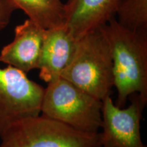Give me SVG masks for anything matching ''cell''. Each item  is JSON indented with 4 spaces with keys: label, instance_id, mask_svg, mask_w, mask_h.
<instances>
[{
    "label": "cell",
    "instance_id": "obj_2",
    "mask_svg": "<svg viewBox=\"0 0 147 147\" xmlns=\"http://www.w3.org/2000/svg\"><path fill=\"white\" fill-rule=\"evenodd\" d=\"M61 77L102 101L110 96L114 87L113 58L102 26L77 40Z\"/></svg>",
    "mask_w": 147,
    "mask_h": 147
},
{
    "label": "cell",
    "instance_id": "obj_9",
    "mask_svg": "<svg viewBox=\"0 0 147 147\" xmlns=\"http://www.w3.org/2000/svg\"><path fill=\"white\" fill-rule=\"evenodd\" d=\"M120 0H71L65 3V25L76 40L115 17Z\"/></svg>",
    "mask_w": 147,
    "mask_h": 147
},
{
    "label": "cell",
    "instance_id": "obj_13",
    "mask_svg": "<svg viewBox=\"0 0 147 147\" xmlns=\"http://www.w3.org/2000/svg\"><path fill=\"white\" fill-rule=\"evenodd\" d=\"M71 1V0H67V2H69V1Z\"/></svg>",
    "mask_w": 147,
    "mask_h": 147
},
{
    "label": "cell",
    "instance_id": "obj_12",
    "mask_svg": "<svg viewBox=\"0 0 147 147\" xmlns=\"http://www.w3.org/2000/svg\"><path fill=\"white\" fill-rule=\"evenodd\" d=\"M15 10L16 8L8 0H0V32L7 27Z\"/></svg>",
    "mask_w": 147,
    "mask_h": 147
},
{
    "label": "cell",
    "instance_id": "obj_10",
    "mask_svg": "<svg viewBox=\"0 0 147 147\" xmlns=\"http://www.w3.org/2000/svg\"><path fill=\"white\" fill-rule=\"evenodd\" d=\"M43 29L64 25L66 20L65 3L61 0H8Z\"/></svg>",
    "mask_w": 147,
    "mask_h": 147
},
{
    "label": "cell",
    "instance_id": "obj_7",
    "mask_svg": "<svg viewBox=\"0 0 147 147\" xmlns=\"http://www.w3.org/2000/svg\"><path fill=\"white\" fill-rule=\"evenodd\" d=\"M45 30L29 18L16 26L13 40L0 52V62L25 74L38 69Z\"/></svg>",
    "mask_w": 147,
    "mask_h": 147
},
{
    "label": "cell",
    "instance_id": "obj_11",
    "mask_svg": "<svg viewBox=\"0 0 147 147\" xmlns=\"http://www.w3.org/2000/svg\"><path fill=\"white\" fill-rule=\"evenodd\" d=\"M115 18L129 30L147 32V0H120Z\"/></svg>",
    "mask_w": 147,
    "mask_h": 147
},
{
    "label": "cell",
    "instance_id": "obj_6",
    "mask_svg": "<svg viewBox=\"0 0 147 147\" xmlns=\"http://www.w3.org/2000/svg\"><path fill=\"white\" fill-rule=\"evenodd\" d=\"M131 104L127 108L115 105L111 96L103 101L102 147H146L142 141L140 123L146 104L138 95L129 97Z\"/></svg>",
    "mask_w": 147,
    "mask_h": 147
},
{
    "label": "cell",
    "instance_id": "obj_3",
    "mask_svg": "<svg viewBox=\"0 0 147 147\" xmlns=\"http://www.w3.org/2000/svg\"><path fill=\"white\" fill-rule=\"evenodd\" d=\"M47 84L40 115L79 131L92 134L100 132L103 101L62 77Z\"/></svg>",
    "mask_w": 147,
    "mask_h": 147
},
{
    "label": "cell",
    "instance_id": "obj_4",
    "mask_svg": "<svg viewBox=\"0 0 147 147\" xmlns=\"http://www.w3.org/2000/svg\"><path fill=\"white\" fill-rule=\"evenodd\" d=\"M0 140V147H102L100 132L79 131L42 115L14 123Z\"/></svg>",
    "mask_w": 147,
    "mask_h": 147
},
{
    "label": "cell",
    "instance_id": "obj_5",
    "mask_svg": "<svg viewBox=\"0 0 147 147\" xmlns=\"http://www.w3.org/2000/svg\"><path fill=\"white\" fill-rule=\"evenodd\" d=\"M44 92L19 69L0 67V137L14 123L40 115Z\"/></svg>",
    "mask_w": 147,
    "mask_h": 147
},
{
    "label": "cell",
    "instance_id": "obj_1",
    "mask_svg": "<svg viewBox=\"0 0 147 147\" xmlns=\"http://www.w3.org/2000/svg\"><path fill=\"white\" fill-rule=\"evenodd\" d=\"M109 43L113 63L115 105L125 106L132 95L147 104V32H134L113 18L102 25Z\"/></svg>",
    "mask_w": 147,
    "mask_h": 147
},
{
    "label": "cell",
    "instance_id": "obj_8",
    "mask_svg": "<svg viewBox=\"0 0 147 147\" xmlns=\"http://www.w3.org/2000/svg\"><path fill=\"white\" fill-rule=\"evenodd\" d=\"M76 41L65 25L45 29L38 68L40 79L49 83L61 77L74 53Z\"/></svg>",
    "mask_w": 147,
    "mask_h": 147
}]
</instances>
